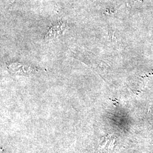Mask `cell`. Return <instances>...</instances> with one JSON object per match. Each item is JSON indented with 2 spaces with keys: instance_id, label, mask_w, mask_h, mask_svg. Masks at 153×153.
Segmentation results:
<instances>
[{
  "instance_id": "1",
  "label": "cell",
  "mask_w": 153,
  "mask_h": 153,
  "mask_svg": "<svg viewBox=\"0 0 153 153\" xmlns=\"http://www.w3.org/2000/svg\"><path fill=\"white\" fill-rule=\"evenodd\" d=\"M10 69L12 71H14L15 73H30L31 71H33V69L31 68L30 67L25 66L24 65H21L18 64H11L10 66Z\"/></svg>"
}]
</instances>
